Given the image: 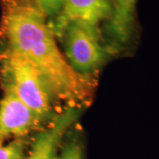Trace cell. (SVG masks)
Segmentation results:
<instances>
[{"instance_id": "cell-1", "label": "cell", "mask_w": 159, "mask_h": 159, "mask_svg": "<svg viewBox=\"0 0 159 159\" xmlns=\"http://www.w3.org/2000/svg\"><path fill=\"white\" fill-rule=\"evenodd\" d=\"M0 45L23 57L41 74L56 100L75 102L89 92L84 75L61 50L47 16L31 0H0Z\"/></svg>"}, {"instance_id": "cell-2", "label": "cell", "mask_w": 159, "mask_h": 159, "mask_svg": "<svg viewBox=\"0 0 159 159\" xmlns=\"http://www.w3.org/2000/svg\"><path fill=\"white\" fill-rule=\"evenodd\" d=\"M0 88L16 96L45 122L55 117L56 99L43 77L23 57L5 48H0Z\"/></svg>"}, {"instance_id": "cell-3", "label": "cell", "mask_w": 159, "mask_h": 159, "mask_svg": "<svg viewBox=\"0 0 159 159\" xmlns=\"http://www.w3.org/2000/svg\"><path fill=\"white\" fill-rule=\"evenodd\" d=\"M59 36L64 39L67 61L80 75L95 71L108 56L99 37L77 24L66 26Z\"/></svg>"}, {"instance_id": "cell-4", "label": "cell", "mask_w": 159, "mask_h": 159, "mask_svg": "<svg viewBox=\"0 0 159 159\" xmlns=\"http://www.w3.org/2000/svg\"><path fill=\"white\" fill-rule=\"evenodd\" d=\"M45 121L11 93L0 99V145L10 139H19L41 128Z\"/></svg>"}, {"instance_id": "cell-5", "label": "cell", "mask_w": 159, "mask_h": 159, "mask_svg": "<svg viewBox=\"0 0 159 159\" xmlns=\"http://www.w3.org/2000/svg\"><path fill=\"white\" fill-rule=\"evenodd\" d=\"M111 11V0H63L62 9L52 27L59 36L66 26L75 23L99 37V26L108 21Z\"/></svg>"}, {"instance_id": "cell-6", "label": "cell", "mask_w": 159, "mask_h": 159, "mask_svg": "<svg viewBox=\"0 0 159 159\" xmlns=\"http://www.w3.org/2000/svg\"><path fill=\"white\" fill-rule=\"evenodd\" d=\"M80 114L78 106L71 105L55 115L47 128L38 132L25 159H55L65 134Z\"/></svg>"}, {"instance_id": "cell-7", "label": "cell", "mask_w": 159, "mask_h": 159, "mask_svg": "<svg viewBox=\"0 0 159 159\" xmlns=\"http://www.w3.org/2000/svg\"><path fill=\"white\" fill-rule=\"evenodd\" d=\"M112 11L105 25L108 46L119 49L131 39L135 27L137 0H111Z\"/></svg>"}, {"instance_id": "cell-8", "label": "cell", "mask_w": 159, "mask_h": 159, "mask_svg": "<svg viewBox=\"0 0 159 159\" xmlns=\"http://www.w3.org/2000/svg\"><path fill=\"white\" fill-rule=\"evenodd\" d=\"M25 139H13L7 144L0 145V159H25Z\"/></svg>"}, {"instance_id": "cell-9", "label": "cell", "mask_w": 159, "mask_h": 159, "mask_svg": "<svg viewBox=\"0 0 159 159\" xmlns=\"http://www.w3.org/2000/svg\"><path fill=\"white\" fill-rule=\"evenodd\" d=\"M55 159H83V147L78 139L71 137L66 142Z\"/></svg>"}, {"instance_id": "cell-10", "label": "cell", "mask_w": 159, "mask_h": 159, "mask_svg": "<svg viewBox=\"0 0 159 159\" xmlns=\"http://www.w3.org/2000/svg\"><path fill=\"white\" fill-rule=\"evenodd\" d=\"M47 16H57L62 9L63 0H31Z\"/></svg>"}]
</instances>
